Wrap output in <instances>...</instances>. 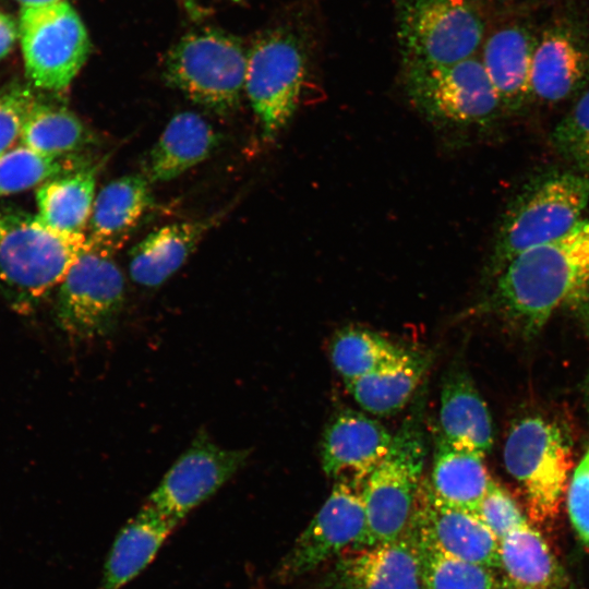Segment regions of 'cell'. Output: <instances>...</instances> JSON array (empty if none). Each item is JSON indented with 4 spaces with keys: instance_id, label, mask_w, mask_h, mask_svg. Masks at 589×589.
I'll list each match as a JSON object with an SVG mask.
<instances>
[{
    "instance_id": "277c9868",
    "label": "cell",
    "mask_w": 589,
    "mask_h": 589,
    "mask_svg": "<svg viewBox=\"0 0 589 589\" xmlns=\"http://www.w3.org/2000/svg\"><path fill=\"white\" fill-rule=\"evenodd\" d=\"M248 49L232 34L203 27L183 35L164 61L166 82L217 113L236 110L244 93Z\"/></svg>"
},
{
    "instance_id": "3957f363",
    "label": "cell",
    "mask_w": 589,
    "mask_h": 589,
    "mask_svg": "<svg viewBox=\"0 0 589 589\" xmlns=\"http://www.w3.org/2000/svg\"><path fill=\"white\" fill-rule=\"evenodd\" d=\"M416 397L387 454L363 482L365 531L359 548L398 539L411 520L428 454L425 389Z\"/></svg>"
},
{
    "instance_id": "44dd1931",
    "label": "cell",
    "mask_w": 589,
    "mask_h": 589,
    "mask_svg": "<svg viewBox=\"0 0 589 589\" xmlns=\"http://www.w3.org/2000/svg\"><path fill=\"white\" fill-rule=\"evenodd\" d=\"M151 182L143 173L107 183L95 196L87 240L91 248L112 253L119 249L153 203Z\"/></svg>"
},
{
    "instance_id": "9c48e42d",
    "label": "cell",
    "mask_w": 589,
    "mask_h": 589,
    "mask_svg": "<svg viewBox=\"0 0 589 589\" xmlns=\"http://www.w3.org/2000/svg\"><path fill=\"white\" fill-rule=\"evenodd\" d=\"M404 85L412 106L441 127L484 123L501 106L474 57L448 65L404 64Z\"/></svg>"
},
{
    "instance_id": "9a60e30c",
    "label": "cell",
    "mask_w": 589,
    "mask_h": 589,
    "mask_svg": "<svg viewBox=\"0 0 589 589\" xmlns=\"http://www.w3.org/2000/svg\"><path fill=\"white\" fill-rule=\"evenodd\" d=\"M412 516L422 532L447 554L491 569L500 567V540L494 533L476 513L441 501L425 479Z\"/></svg>"
},
{
    "instance_id": "8d00e7d4",
    "label": "cell",
    "mask_w": 589,
    "mask_h": 589,
    "mask_svg": "<svg viewBox=\"0 0 589 589\" xmlns=\"http://www.w3.org/2000/svg\"><path fill=\"white\" fill-rule=\"evenodd\" d=\"M16 1L22 5V8H25V7L48 5V4H53V3L67 1V0H16Z\"/></svg>"
},
{
    "instance_id": "d6986e66",
    "label": "cell",
    "mask_w": 589,
    "mask_h": 589,
    "mask_svg": "<svg viewBox=\"0 0 589 589\" xmlns=\"http://www.w3.org/2000/svg\"><path fill=\"white\" fill-rule=\"evenodd\" d=\"M223 216L224 213H218L193 221L167 225L151 232L129 253L131 279L147 288L163 285L187 262Z\"/></svg>"
},
{
    "instance_id": "4316f807",
    "label": "cell",
    "mask_w": 589,
    "mask_h": 589,
    "mask_svg": "<svg viewBox=\"0 0 589 589\" xmlns=\"http://www.w3.org/2000/svg\"><path fill=\"white\" fill-rule=\"evenodd\" d=\"M99 165L86 164L57 176L36 191L37 216L50 227L83 233L95 200Z\"/></svg>"
},
{
    "instance_id": "e0dca14e",
    "label": "cell",
    "mask_w": 589,
    "mask_h": 589,
    "mask_svg": "<svg viewBox=\"0 0 589 589\" xmlns=\"http://www.w3.org/2000/svg\"><path fill=\"white\" fill-rule=\"evenodd\" d=\"M589 77V48L570 25L555 24L536 40L531 65V94L556 103L578 91Z\"/></svg>"
},
{
    "instance_id": "ac0fdd59",
    "label": "cell",
    "mask_w": 589,
    "mask_h": 589,
    "mask_svg": "<svg viewBox=\"0 0 589 589\" xmlns=\"http://www.w3.org/2000/svg\"><path fill=\"white\" fill-rule=\"evenodd\" d=\"M437 435L485 457L493 445L491 414L469 373L457 363L443 377Z\"/></svg>"
},
{
    "instance_id": "d590c367",
    "label": "cell",
    "mask_w": 589,
    "mask_h": 589,
    "mask_svg": "<svg viewBox=\"0 0 589 589\" xmlns=\"http://www.w3.org/2000/svg\"><path fill=\"white\" fill-rule=\"evenodd\" d=\"M20 40L19 20L0 11V60L7 57Z\"/></svg>"
},
{
    "instance_id": "52a82bcc",
    "label": "cell",
    "mask_w": 589,
    "mask_h": 589,
    "mask_svg": "<svg viewBox=\"0 0 589 589\" xmlns=\"http://www.w3.org/2000/svg\"><path fill=\"white\" fill-rule=\"evenodd\" d=\"M503 459L524 492L529 518L538 524L554 520L573 466L558 425L538 416L520 419L508 432Z\"/></svg>"
},
{
    "instance_id": "f35d334b",
    "label": "cell",
    "mask_w": 589,
    "mask_h": 589,
    "mask_svg": "<svg viewBox=\"0 0 589 589\" xmlns=\"http://www.w3.org/2000/svg\"><path fill=\"white\" fill-rule=\"evenodd\" d=\"M188 2V7L191 9V8H197V4H196V0H185ZM233 1H240V0H233Z\"/></svg>"
},
{
    "instance_id": "30bf717a",
    "label": "cell",
    "mask_w": 589,
    "mask_h": 589,
    "mask_svg": "<svg viewBox=\"0 0 589 589\" xmlns=\"http://www.w3.org/2000/svg\"><path fill=\"white\" fill-rule=\"evenodd\" d=\"M19 29L28 81L45 91L67 88L91 52L87 31L68 0L22 8Z\"/></svg>"
},
{
    "instance_id": "74e56055",
    "label": "cell",
    "mask_w": 589,
    "mask_h": 589,
    "mask_svg": "<svg viewBox=\"0 0 589 589\" xmlns=\"http://www.w3.org/2000/svg\"><path fill=\"white\" fill-rule=\"evenodd\" d=\"M498 589H524V588L517 587L513 585L512 582H509L508 580L504 579L502 582L500 581Z\"/></svg>"
},
{
    "instance_id": "603a6c76",
    "label": "cell",
    "mask_w": 589,
    "mask_h": 589,
    "mask_svg": "<svg viewBox=\"0 0 589 589\" xmlns=\"http://www.w3.org/2000/svg\"><path fill=\"white\" fill-rule=\"evenodd\" d=\"M177 527L141 507L115 539L98 589H121L129 584L154 560Z\"/></svg>"
},
{
    "instance_id": "ba28073f",
    "label": "cell",
    "mask_w": 589,
    "mask_h": 589,
    "mask_svg": "<svg viewBox=\"0 0 589 589\" xmlns=\"http://www.w3.org/2000/svg\"><path fill=\"white\" fill-rule=\"evenodd\" d=\"M404 64L448 65L474 57L484 22L472 0H396Z\"/></svg>"
},
{
    "instance_id": "484cf974",
    "label": "cell",
    "mask_w": 589,
    "mask_h": 589,
    "mask_svg": "<svg viewBox=\"0 0 589 589\" xmlns=\"http://www.w3.org/2000/svg\"><path fill=\"white\" fill-rule=\"evenodd\" d=\"M491 481L483 456L453 446L436 436L429 483L441 501L476 513Z\"/></svg>"
},
{
    "instance_id": "6da1fadb",
    "label": "cell",
    "mask_w": 589,
    "mask_h": 589,
    "mask_svg": "<svg viewBox=\"0 0 589 589\" xmlns=\"http://www.w3.org/2000/svg\"><path fill=\"white\" fill-rule=\"evenodd\" d=\"M589 288V219L531 248L500 273L494 309L526 336L538 334L555 310L580 301Z\"/></svg>"
},
{
    "instance_id": "1f68e13d",
    "label": "cell",
    "mask_w": 589,
    "mask_h": 589,
    "mask_svg": "<svg viewBox=\"0 0 589 589\" xmlns=\"http://www.w3.org/2000/svg\"><path fill=\"white\" fill-rule=\"evenodd\" d=\"M552 142L560 155L589 179V89L556 124Z\"/></svg>"
},
{
    "instance_id": "e575fe53",
    "label": "cell",
    "mask_w": 589,
    "mask_h": 589,
    "mask_svg": "<svg viewBox=\"0 0 589 589\" xmlns=\"http://www.w3.org/2000/svg\"><path fill=\"white\" fill-rule=\"evenodd\" d=\"M586 330L589 337V326ZM567 510L578 536L589 544V445L569 481Z\"/></svg>"
},
{
    "instance_id": "4fadbf2b",
    "label": "cell",
    "mask_w": 589,
    "mask_h": 589,
    "mask_svg": "<svg viewBox=\"0 0 589 589\" xmlns=\"http://www.w3.org/2000/svg\"><path fill=\"white\" fill-rule=\"evenodd\" d=\"M363 482L350 478L335 480L329 496L284 558L278 572L281 579L303 576L359 548L365 531Z\"/></svg>"
},
{
    "instance_id": "ffe728a7",
    "label": "cell",
    "mask_w": 589,
    "mask_h": 589,
    "mask_svg": "<svg viewBox=\"0 0 589 589\" xmlns=\"http://www.w3.org/2000/svg\"><path fill=\"white\" fill-rule=\"evenodd\" d=\"M219 145V134L201 115L176 113L144 160L151 182L170 181L207 159Z\"/></svg>"
},
{
    "instance_id": "7a4b0ae2",
    "label": "cell",
    "mask_w": 589,
    "mask_h": 589,
    "mask_svg": "<svg viewBox=\"0 0 589 589\" xmlns=\"http://www.w3.org/2000/svg\"><path fill=\"white\" fill-rule=\"evenodd\" d=\"M88 249L84 233L64 232L37 215L0 208V293L14 310L31 312Z\"/></svg>"
},
{
    "instance_id": "f1b7e54d",
    "label": "cell",
    "mask_w": 589,
    "mask_h": 589,
    "mask_svg": "<svg viewBox=\"0 0 589 589\" xmlns=\"http://www.w3.org/2000/svg\"><path fill=\"white\" fill-rule=\"evenodd\" d=\"M406 349L377 333L347 327L336 333L329 354L345 383L365 376L400 358Z\"/></svg>"
},
{
    "instance_id": "f546056e",
    "label": "cell",
    "mask_w": 589,
    "mask_h": 589,
    "mask_svg": "<svg viewBox=\"0 0 589 589\" xmlns=\"http://www.w3.org/2000/svg\"><path fill=\"white\" fill-rule=\"evenodd\" d=\"M412 520L422 589H498L500 581L491 568L447 554L422 532L413 516Z\"/></svg>"
},
{
    "instance_id": "d4e9b609",
    "label": "cell",
    "mask_w": 589,
    "mask_h": 589,
    "mask_svg": "<svg viewBox=\"0 0 589 589\" xmlns=\"http://www.w3.org/2000/svg\"><path fill=\"white\" fill-rule=\"evenodd\" d=\"M500 567L524 589H565V573L542 534L529 521L500 540Z\"/></svg>"
},
{
    "instance_id": "d6a6232c",
    "label": "cell",
    "mask_w": 589,
    "mask_h": 589,
    "mask_svg": "<svg viewBox=\"0 0 589 589\" xmlns=\"http://www.w3.org/2000/svg\"><path fill=\"white\" fill-rule=\"evenodd\" d=\"M476 514L498 540L528 521L512 495L493 480Z\"/></svg>"
},
{
    "instance_id": "5b68a950",
    "label": "cell",
    "mask_w": 589,
    "mask_h": 589,
    "mask_svg": "<svg viewBox=\"0 0 589 589\" xmlns=\"http://www.w3.org/2000/svg\"><path fill=\"white\" fill-rule=\"evenodd\" d=\"M309 57V41L291 26L266 31L248 49L244 93L265 139L277 135L297 110Z\"/></svg>"
},
{
    "instance_id": "2e32d148",
    "label": "cell",
    "mask_w": 589,
    "mask_h": 589,
    "mask_svg": "<svg viewBox=\"0 0 589 589\" xmlns=\"http://www.w3.org/2000/svg\"><path fill=\"white\" fill-rule=\"evenodd\" d=\"M393 435L378 421L345 409L328 423L322 440L325 474L364 481L387 454Z\"/></svg>"
},
{
    "instance_id": "8fae6325",
    "label": "cell",
    "mask_w": 589,
    "mask_h": 589,
    "mask_svg": "<svg viewBox=\"0 0 589 589\" xmlns=\"http://www.w3.org/2000/svg\"><path fill=\"white\" fill-rule=\"evenodd\" d=\"M111 254L89 247L60 283L56 322L69 336L104 337L116 327L124 305L125 283Z\"/></svg>"
},
{
    "instance_id": "8992f818",
    "label": "cell",
    "mask_w": 589,
    "mask_h": 589,
    "mask_svg": "<svg viewBox=\"0 0 589 589\" xmlns=\"http://www.w3.org/2000/svg\"><path fill=\"white\" fill-rule=\"evenodd\" d=\"M589 201V179L580 173L551 176L521 194L500 227L492 268L500 274L520 253L572 230Z\"/></svg>"
},
{
    "instance_id": "83f0119b",
    "label": "cell",
    "mask_w": 589,
    "mask_h": 589,
    "mask_svg": "<svg viewBox=\"0 0 589 589\" xmlns=\"http://www.w3.org/2000/svg\"><path fill=\"white\" fill-rule=\"evenodd\" d=\"M20 142L41 154L65 157L89 145L93 135L65 107L35 98L25 118Z\"/></svg>"
},
{
    "instance_id": "cb8c5ba5",
    "label": "cell",
    "mask_w": 589,
    "mask_h": 589,
    "mask_svg": "<svg viewBox=\"0 0 589 589\" xmlns=\"http://www.w3.org/2000/svg\"><path fill=\"white\" fill-rule=\"evenodd\" d=\"M430 362L425 353L406 350L394 362L345 384L364 411L381 417L390 416L414 397Z\"/></svg>"
},
{
    "instance_id": "7c38bea8",
    "label": "cell",
    "mask_w": 589,
    "mask_h": 589,
    "mask_svg": "<svg viewBox=\"0 0 589 589\" xmlns=\"http://www.w3.org/2000/svg\"><path fill=\"white\" fill-rule=\"evenodd\" d=\"M249 455L248 449L221 447L206 431H199L142 508L179 526L245 465Z\"/></svg>"
},
{
    "instance_id": "7402d4cb",
    "label": "cell",
    "mask_w": 589,
    "mask_h": 589,
    "mask_svg": "<svg viewBox=\"0 0 589 589\" xmlns=\"http://www.w3.org/2000/svg\"><path fill=\"white\" fill-rule=\"evenodd\" d=\"M536 40L522 25L503 26L484 41L481 62L501 105L518 106L531 94Z\"/></svg>"
},
{
    "instance_id": "4dcf8cb0",
    "label": "cell",
    "mask_w": 589,
    "mask_h": 589,
    "mask_svg": "<svg viewBox=\"0 0 589 589\" xmlns=\"http://www.w3.org/2000/svg\"><path fill=\"white\" fill-rule=\"evenodd\" d=\"M86 165L75 155L53 157L25 145L0 156V196L41 185L48 180Z\"/></svg>"
},
{
    "instance_id": "836d02e7",
    "label": "cell",
    "mask_w": 589,
    "mask_h": 589,
    "mask_svg": "<svg viewBox=\"0 0 589 589\" xmlns=\"http://www.w3.org/2000/svg\"><path fill=\"white\" fill-rule=\"evenodd\" d=\"M36 97L23 86L0 92V156L21 140L25 118Z\"/></svg>"
},
{
    "instance_id": "5bb4252c",
    "label": "cell",
    "mask_w": 589,
    "mask_h": 589,
    "mask_svg": "<svg viewBox=\"0 0 589 589\" xmlns=\"http://www.w3.org/2000/svg\"><path fill=\"white\" fill-rule=\"evenodd\" d=\"M317 589H422L412 517L398 539L338 556Z\"/></svg>"
}]
</instances>
